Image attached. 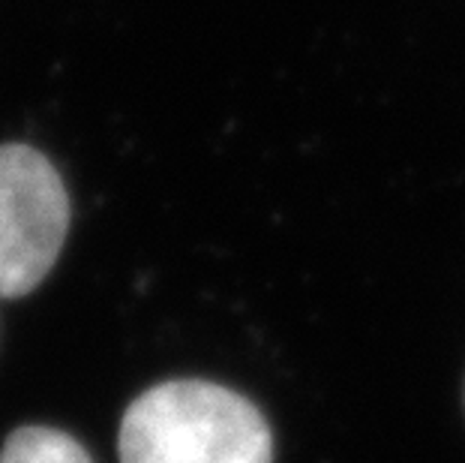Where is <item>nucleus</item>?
I'll return each instance as SVG.
<instances>
[{
    "mask_svg": "<svg viewBox=\"0 0 465 463\" xmlns=\"http://www.w3.org/2000/svg\"><path fill=\"white\" fill-rule=\"evenodd\" d=\"M0 463H94L91 455L64 430L54 428H18L9 433Z\"/></svg>",
    "mask_w": 465,
    "mask_h": 463,
    "instance_id": "nucleus-3",
    "label": "nucleus"
},
{
    "mask_svg": "<svg viewBox=\"0 0 465 463\" xmlns=\"http://www.w3.org/2000/svg\"><path fill=\"white\" fill-rule=\"evenodd\" d=\"M69 232L61 172L31 145H0V298L31 295L54 268Z\"/></svg>",
    "mask_w": 465,
    "mask_h": 463,
    "instance_id": "nucleus-2",
    "label": "nucleus"
},
{
    "mask_svg": "<svg viewBox=\"0 0 465 463\" xmlns=\"http://www.w3.org/2000/svg\"><path fill=\"white\" fill-rule=\"evenodd\" d=\"M117 451L121 463H273V433L243 394L172 379L130 403Z\"/></svg>",
    "mask_w": 465,
    "mask_h": 463,
    "instance_id": "nucleus-1",
    "label": "nucleus"
}]
</instances>
